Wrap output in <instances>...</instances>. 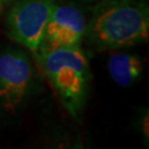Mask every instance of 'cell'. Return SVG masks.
Here are the masks:
<instances>
[{
  "mask_svg": "<svg viewBox=\"0 0 149 149\" xmlns=\"http://www.w3.org/2000/svg\"><path fill=\"white\" fill-rule=\"evenodd\" d=\"M36 93V72L29 54L16 48L0 50V118L19 116Z\"/></svg>",
  "mask_w": 149,
  "mask_h": 149,
  "instance_id": "3957f363",
  "label": "cell"
},
{
  "mask_svg": "<svg viewBox=\"0 0 149 149\" xmlns=\"http://www.w3.org/2000/svg\"><path fill=\"white\" fill-rule=\"evenodd\" d=\"M55 5V0H19L6 18L8 37L38 58L44 29Z\"/></svg>",
  "mask_w": 149,
  "mask_h": 149,
  "instance_id": "277c9868",
  "label": "cell"
},
{
  "mask_svg": "<svg viewBox=\"0 0 149 149\" xmlns=\"http://www.w3.org/2000/svg\"><path fill=\"white\" fill-rule=\"evenodd\" d=\"M87 2H103V1H106V0H84Z\"/></svg>",
  "mask_w": 149,
  "mask_h": 149,
  "instance_id": "ba28073f",
  "label": "cell"
},
{
  "mask_svg": "<svg viewBox=\"0 0 149 149\" xmlns=\"http://www.w3.org/2000/svg\"><path fill=\"white\" fill-rule=\"evenodd\" d=\"M108 72L115 83L120 86H129L143 74L144 62L137 54L115 53L108 59Z\"/></svg>",
  "mask_w": 149,
  "mask_h": 149,
  "instance_id": "8992f818",
  "label": "cell"
},
{
  "mask_svg": "<svg viewBox=\"0 0 149 149\" xmlns=\"http://www.w3.org/2000/svg\"><path fill=\"white\" fill-rule=\"evenodd\" d=\"M11 2V0H0V12Z\"/></svg>",
  "mask_w": 149,
  "mask_h": 149,
  "instance_id": "52a82bcc",
  "label": "cell"
},
{
  "mask_svg": "<svg viewBox=\"0 0 149 149\" xmlns=\"http://www.w3.org/2000/svg\"><path fill=\"white\" fill-rule=\"evenodd\" d=\"M38 62L56 91L65 109L79 120L91 85L88 60L77 47L39 50Z\"/></svg>",
  "mask_w": 149,
  "mask_h": 149,
  "instance_id": "7a4b0ae2",
  "label": "cell"
},
{
  "mask_svg": "<svg viewBox=\"0 0 149 149\" xmlns=\"http://www.w3.org/2000/svg\"><path fill=\"white\" fill-rule=\"evenodd\" d=\"M85 29V17L79 8L72 5H55L39 50L77 47L84 37Z\"/></svg>",
  "mask_w": 149,
  "mask_h": 149,
  "instance_id": "5b68a950",
  "label": "cell"
},
{
  "mask_svg": "<svg viewBox=\"0 0 149 149\" xmlns=\"http://www.w3.org/2000/svg\"><path fill=\"white\" fill-rule=\"evenodd\" d=\"M84 36L98 50L118 49L148 41L149 7L145 0L98 2Z\"/></svg>",
  "mask_w": 149,
  "mask_h": 149,
  "instance_id": "6da1fadb",
  "label": "cell"
}]
</instances>
